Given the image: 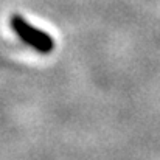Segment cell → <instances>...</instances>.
Instances as JSON below:
<instances>
[{"label":"cell","instance_id":"obj_1","mask_svg":"<svg viewBox=\"0 0 160 160\" xmlns=\"http://www.w3.org/2000/svg\"><path fill=\"white\" fill-rule=\"evenodd\" d=\"M11 28L14 30V33L19 36V39L23 44H27L38 53L48 54L54 50L53 38L48 33H45L44 30H39V28L30 25L22 16L14 14L11 17Z\"/></svg>","mask_w":160,"mask_h":160}]
</instances>
